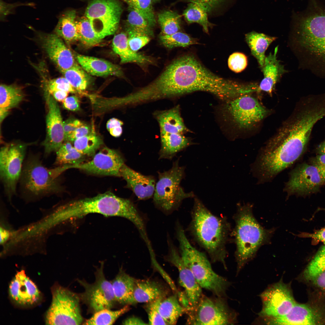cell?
<instances>
[{
	"mask_svg": "<svg viewBox=\"0 0 325 325\" xmlns=\"http://www.w3.org/2000/svg\"><path fill=\"white\" fill-rule=\"evenodd\" d=\"M176 231L182 259L201 287L211 292L215 296L226 298L231 283L213 271L206 255L191 245L178 223H177Z\"/></svg>",
	"mask_w": 325,
	"mask_h": 325,
	"instance_id": "8992f818",
	"label": "cell"
},
{
	"mask_svg": "<svg viewBox=\"0 0 325 325\" xmlns=\"http://www.w3.org/2000/svg\"><path fill=\"white\" fill-rule=\"evenodd\" d=\"M108 131L112 136L115 137H118L122 135V129L121 126H118L111 129Z\"/></svg>",
	"mask_w": 325,
	"mask_h": 325,
	"instance_id": "be15d7a7",
	"label": "cell"
},
{
	"mask_svg": "<svg viewBox=\"0 0 325 325\" xmlns=\"http://www.w3.org/2000/svg\"><path fill=\"white\" fill-rule=\"evenodd\" d=\"M51 304L45 317L47 325H80L83 322L77 294L60 286L52 291Z\"/></svg>",
	"mask_w": 325,
	"mask_h": 325,
	"instance_id": "30bf717a",
	"label": "cell"
},
{
	"mask_svg": "<svg viewBox=\"0 0 325 325\" xmlns=\"http://www.w3.org/2000/svg\"><path fill=\"white\" fill-rule=\"evenodd\" d=\"M103 268V265L101 264L97 270L95 281L93 283L77 280L84 289L80 295V298L94 312L105 309H111L116 302L112 283L105 278Z\"/></svg>",
	"mask_w": 325,
	"mask_h": 325,
	"instance_id": "5bb4252c",
	"label": "cell"
},
{
	"mask_svg": "<svg viewBox=\"0 0 325 325\" xmlns=\"http://www.w3.org/2000/svg\"><path fill=\"white\" fill-rule=\"evenodd\" d=\"M159 311L167 325L175 324L179 318L187 309L180 302L176 294L163 299L159 305Z\"/></svg>",
	"mask_w": 325,
	"mask_h": 325,
	"instance_id": "836d02e7",
	"label": "cell"
},
{
	"mask_svg": "<svg viewBox=\"0 0 325 325\" xmlns=\"http://www.w3.org/2000/svg\"><path fill=\"white\" fill-rule=\"evenodd\" d=\"M186 313L188 325H232L237 321V313L223 297L203 295L196 306Z\"/></svg>",
	"mask_w": 325,
	"mask_h": 325,
	"instance_id": "9c48e42d",
	"label": "cell"
},
{
	"mask_svg": "<svg viewBox=\"0 0 325 325\" xmlns=\"http://www.w3.org/2000/svg\"><path fill=\"white\" fill-rule=\"evenodd\" d=\"M161 297L147 303L146 311L148 314V324L151 325L166 324L159 311V305L162 299Z\"/></svg>",
	"mask_w": 325,
	"mask_h": 325,
	"instance_id": "c3c4849f",
	"label": "cell"
},
{
	"mask_svg": "<svg viewBox=\"0 0 325 325\" xmlns=\"http://www.w3.org/2000/svg\"><path fill=\"white\" fill-rule=\"evenodd\" d=\"M157 18L161 35H171L180 29L181 17L176 12L170 10L163 11L158 14Z\"/></svg>",
	"mask_w": 325,
	"mask_h": 325,
	"instance_id": "b9f144b4",
	"label": "cell"
},
{
	"mask_svg": "<svg viewBox=\"0 0 325 325\" xmlns=\"http://www.w3.org/2000/svg\"><path fill=\"white\" fill-rule=\"evenodd\" d=\"M129 13L126 22L125 28L130 29L148 36L153 37L154 33L152 27L147 20L140 14L128 8Z\"/></svg>",
	"mask_w": 325,
	"mask_h": 325,
	"instance_id": "7bdbcfd3",
	"label": "cell"
},
{
	"mask_svg": "<svg viewBox=\"0 0 325 325\" xmlns=\"http://www.w3.org/2000/svg\"><path fill=\"white\" fill-rule=\"evenodd\" d=\"M135 210V205L132 200L108 191L93 197L73 201L61 205L60 213L63 221L82 218L90 213L120 217L129 220L133 216Z\"/></svg>",
	"mask_w": 325,
	"mask_h": 325,
	"instance_id": "52a82bcc",
	"label": "cell"
},
{
	"mask_svg": "<svg viewBox=\"0 0 325 325\" xmlns=\"http://www.w3.org/2000/svg\"><path fill=\"white\" fill-rule=\"evenodd\" d=\"M165 292L162 287L154 281L136 280L134 296L137 303H148L163 297Z\"/></svg>",
	"mask_w": 325,
	"mask_h": 325,
	"instance_id": "1f68e13d",
	"label": "cell"
},
{
	"mask_svg": "<svg viewBox=\"0 0 325 325\" xmlns=\"http://www.w3.org/2000/svg\"><path fill=\"white\" fill-rule=\"evenodd\" d=\"M176 61L181 95L195 91H206L227 102L249 92L250 87L247 83L216 75L192 55L182 56Z\"/></svg>",
	"mask_w": 325,
	"mask_h": 325,
	"instance_id": "6da1fadb",
	"label": "cell"
},
{
	"mask_svg": "<svg viewBox=\"0 0 325 325\" xmlns=\"http://www.w3.org/2000/svg\"><path fill=\"white\" fill-rule=\"evenodd\" d=\"M317 151L319 154H325V140L318 146Z\"/></svg>",
	"mask_w": 325,
	"mask_h": 325,
	"instance_id": "03108f58",
	"label": "cell"
},
{
	"mask_svg": "<svg viewBox=\"0 0 325 325\" xmlns=\"http://www.w3.org/2000/svg\"><path fill=\"white\" fill-rule=\"evenodd\" d=\"M40 158L39 154H29L23 164L19 183L21 193L28 198L58 195L63 191L60 178L69 169L68 165L48 168Z\"/></svg>",
	"mask_w": 325,
	"mask_h": 325,
	"instance_id": "5b68a950",
	"label": "cell"
},
{
	"mask_svg": "<svg viewBox=\"0 0 325 325\" xmlns=\"http://www.w3.org/2000/svg\"><path fill=\"white\" fill-rule=\"evenodd\" d=\"M159 39L161 43L168 48L186 47L198 43L195 39L186 33L179 31L170 35H161Z\"/></svg>",
	"mask_w": 325,
	"mask_h": 325,
	"instance_id": "ee69618b",
	"label": "cell"
},
{
	"mask_svg": "<svg viewBox=\"0 0 325 325\" xmlns=\"http://www.w3.org/2000/svg\"><path fill=\"white\" fill-rule=\"evenodd\" d=\"M226 104L224 109L229 117L237 127L243 129L252 128L268 113L251 94L239 96Z\"/></svg>",
	"mask_w": 325,
	"mask_h": 325,
	"instance_id": "4fadbf2b",
	"label": "cell"
},
{
	"mask_svg": "<svg viewBox=\"0 0 325 325\" xmlns=\"http://www.w3.org/2000/svg\"><path fill=\"white\" fill-rule=\"evenodd\" d=\"M9 111L3 108H0V121L1 123L8 115L9 113Z\"/></svg>",
	"mask_w": 325,
	"mask_h": 325,
	"instance_id": "e7e4bbea",
	"label": "cell"
},
{
	"mask_svg": "<svg viewBox=\"0 0 325 325\" xmlns=\"http://www.w3.org/2000/svg\"><path fill=\"white\" fill-rule=\"evenodd\" d=\"M44 96L48 110L46 119V136L42 145L46 157L57 152L64 142V135L63 122L57 101L48 93L44 92Z\"/></svg>",
	"mask_w": 325,
	"mask_h": 325,
	"instance_id": "e0dca14e",
	"label": "cell"
},
{
	"mask_svg": "<svg viewBox=\"0 0 325 325\" xmlns=\"http://www.w3.org/2000/svg\"><path fill=\"white\" fill-rule=\"evenodd\" d=\"M303 276L306 281L325 291V245L318 249L305 268Z\"/></svg>",
	"mask_w": 325,
	"mask_h": 325,
	"instance_id": "4316f807",
	"label": "cell"
},
{
	"mask_svg": "<svg viewBox=\"0 0 325 325\" xmlns=\"http://www.w3.org/2000/svg\"><path fill=\"white\" fill-rule=\"evenodd\" d=\"M184 170V167L179 165L178 159L169 170L158 172L153 202L157 208L166 215L178 209L184 199L195 197L192 192H185L180 185Z\"/></svg>",
	"mask_w": 325,
	"mask_h": 325,
	"instance_id": "ba28073f",
	"label": "cell"
},
{
	"mask_svg": "<svg viewBox=\"0 0 325 325\" xmlns=\"http://www.w3.org/2000/svg\"><path fill=\"white\" fill-rule=\"evenodd\" d=\"M207 10L201 5L190 2L184 11L183 15L187 23H197L203 27L204 31L209 33V29L213 24L208 20Z\"/></svg>",
	"mask_w": 325,
	"mask_h": 325,
	"instance_id": "8d00e7d4",
	"label": "cell"
},
{
	"mask_svg": "<svg viewBox=\"0 0 325 325\" xmlns=\"http://www.w3.org/2000/svg\"><path fill=\"white\" fill-rule=\"evenodd\" d=\"M84 123L80 120L73 118H69L63 122L64 142L75 130Z\"/></svg>",
	"mask_w": 325,
	"mask_h": 325,
	"instance_id": "816d5d0a",
	"label": "cell"
},
{
	"mask_svg": "<svg viewBox=\"0 0 325 325\" xmlns=\"http://www.w3.org/2000/svg\"><path fill=\"white\" fill-rule=\"evenodd\" d=\"M169 253L167 259L175 265L179 272V283L184 289L189 309L194 308L203 296L202 288L190 270L183 262L180 254L172 243L168 239Z\"/></svg>",
	"mask_w": 325,
	"mask_h": 325,
	"instance_id": "d6986e66",
	"label": "cell"
},
{
	"mask_svg": "<svg viewBox=\"0 0 325 325\" xmlns=\"http://www.w3.org/2000/svg\"><path fill=\"white\" fill-rule=\"evenodd\" d=\"M39 39L44 51L61 73L77 63L71 51L55 33L41 34Z\"/></svg>",
	"mask_w": 325,
	"mask_h": 325,
	"instance_id": "ffe728a7",
	"label": "cell"
},
{
	"mask_svg": "<svg viewBox=\"0 0 325 325\" xmlns=\"http://www.w3.org/2000/svg\"><path fill=\"white\" fill-rule=\"evenodd\" d=\"M73 143L75 148L82 154L86 156H93L103 141L93 128L89 134L76 140Z\"/></svg>",
	"mask_w": 325,
	"mask_h": 325,
	"instance_id": "f35d334b",
	"label": "cell"
},
{
	"mask_svg": "<svg viewBox=\"0 0 325 325\" xmlns=\"http://www.w3.org/2000/svg\"><path fill=\"white\" fill-rule=\"evenodd\" d=\"M44 82L43 86L44 92L50 94L58 90L65 91L69 93L77 92L64 77L46 80Z\"/></svg>",
	"mask_w": 325,
	"mask_h": 325,
	"instance_id": "bcb514c9",
	"label": "cell"
},
{
	"mask_svg": "<svg viewBox=\"0 0 325 325\" xmlns=\"http://www.w3.org/2000/svg\"><path fill=\"white\" fill-rule=\"evenodd\" d=\"M76 19L74 10L67 11L61 15L54 29L55 33L68 44L79 40Z\"/></svg>",
	"mask_w": 325,
	"mask_h": 325,
	"instance_id": "d6a6232c",
	"label": "cell"
},
{
	"mask_svg": "<svg viewBox=\"0 0 325 325\" xmlns=\"http://www.w3.org/2000/svg\"><path fill=\"white\" fill-rule=\"evenodd\" d=\"M124 159L118 151L105 147L90 161L77 165H70V169L77 168L94 174L120 177V169Z\"/></svg>",
	"mask_w": 325,
	"mask_h": 325,
	"instance_id": "ac0fdd59",
	"label": "cell"
},
{
	"mask_svg": "<svg viewBox=\"0 0 325 325\" xmlns=\"http://www.w3.org/2000/svg\"><path fill=\"white\" fill-rule=\"evenodd\" d=\"M325 184V169L303 163L291 172L284 190L289 195H305L318 191Z\"/></svg>",
	"mask_w": 325,
	"mask_h": 325,
	"instance_id": "9a60e30c",
	"label": "cell"
},
{
	"mask_svg": "<svg viewBox=\"0 0 325 325\" xmlns=\"http://www.w3.org/2000/svg\"><path fill=\"white\" fill-rule=\"evenodd\" d=\"M125 29L128 45L134 51L137 52L150 40V37L148 36L128 28Z\"/></svg>",
	"mask_w": 325,
	"mask_h": 325,
	"instance_id": "7dc6e473",
	"label": "cell"
},
{
	"mask_svg": "<svg viewBox=\"0 0 325 325\" xmlns=\"http://www.w3.org/2000/svg\"><path fill=\"white\" fill-rule=\"evenodd\" d=\"M159 0H152V1H153V2H156L158 1H159Z\"/></svg>",
	"mask_w": 325,
	"mask_h": 325,
	"instance_id": "003e7915",
	"label": "cell"
},
{
	"mask_svg": "<svg viewBox=\"0 0 325 325\" xmlns=\"http://www.w3.org/2000/svg\"><path fill=\"white\" fill-rule=\"evenodd\" d=\"M54 164L56 166L65 165H77L83 163L86 156L77 150L72 143L63 142L57 151Z\"/></svg>",
	"mask_w": 325,
	"mask_h": 325,
	"instance_id": "d590c367",
	"label": "cell"
},
{
	"mask_svg": "<svg viewBox=\"0 0 325 325\" xmlns=\"http://www.w3.org/2000/svg\"><path fill=\"white\" fill-rule=\"evenodd\" d=\"M76 19V25L78 40L88 47L98 45L102 41L96 35L88 19L85 15Z\"/></svg>",
	"mask_w": 325,
	"mask_h": 325,
	"instance_id": "ab89813d",
	"label": "cell"
},
{
	"mask_svg": "<svg viewBox=\"0 0 325 325\" xmlns=\"http://www.w3.org/2000/svg\"><path fill=\"white\" fill-rule=\"evenodd\" d=\"M128 305L118 310L105 309L94 313L89 319L83 322L84 325H112L120 316L129 310Z\"/></svg>",
	"mask_w": 325,
	"mask_h": 325,
	"instance_id": "60d3db41",
	"label": "cell"
},
{
	"mask_svg": "<svg viewBox=\"0 0 325 325\" xmlns=\"http://www.w3.org/2000/svg\"><path fill=\"white\" fill-rule=\"evenodd\" d=\"M291 31L290 46L301 66L325 77V13L299 20Z\"/></svg>",
	"mask_w": 325,
	"mask_h": 325,
	"instance_id": "7a4b0ae2",
	"label": "cell"
},
{
	"mask_svg": "<svg viewBox=\"0 0 325 325\" xmlns=\"http://www.w3.org/2000/svg\"><path fill=\"white\" fill-rule=\"evenodd\" d=\"M311 164L325 169V154H319L312 159Z\"/></svg>",
	"mask_w": 325,
	"mask_h": 325,
	"instance_id": "6f0895ef",
	"label": "cell"
},
{
	"mask_svg": "<svg viewBox=\"0 0 325 325\" xmlns=\"http://www.w3.org/2000/svg\"><path fill=\"white\" fill-rule=\"evenodd\" d=\"M112 47L113 51L119 57L122 63H132L142 65L154 63L151 57L134 51L130 48L126 32H121L115 35Z\"/></svg>",
	"mask_w": 325,
	"mask_h": 325,
	"instance_id": "484cf974",
	"label": "cell"
},
{
	"mask_svg": "<svg viewBox=\"0 0 325 325\" xmlns=\"http://www.w3.org/2000/svg\"><path fill=\"white\" fill-rule=\"evenodd\" d=\"M62 102L63 107L66 109L73 111L80 110V101L76 96L67 97Z\"/></svg>",
	"mask_w": 325,
	"mask_h": 325,
	"instance_id": "11a10c76",
	"label": "cell"
},
{
	"mask_svg": "<svg viewBox=\"0 0 325 325\" xmlns=\"http://www.w3.org/2000/svg\"><path fill=\"white\" fill-rule=\"evenodd\" d=\"M155 116L161 131L182 134L188 131L181 116L178 106L168 110L156 112Z\"/></svg>",
	"mask_w": 325,
	"mask_h": 325,
	"instance_id": "f546056e",
	"label": "cell"
},
{
	"mask_svg": "<svg viewBox=\"0 0 325 325\" xmlns=\"http://www.w3.org/2000/svg\"><path fill=\"white\" fill-rule=\"evenodd\" d=\"M228 64L231 70L236 73H240L244 70L247 66V57L242 53H234L229 56Z\"/></svg>",
	"mask_w": 325,
	"mask_h": 325,
	"instance_id": "681fc988",
	"label": "cell"
},
{
	"mask_svg": "<svg viewBox=\"0 0 325 325\" xmlns=\"http://www.w3.org/2000/svg\"><path fill=\"white\" fill-rule=\"evenodd\" d=\"M277 38L275 37L254 31L246 34V41L250 49L251 54L257 60L260 69L264 65L266 50Z\"/></svg>",
	"mask_w": 325,
	"mask_h": 325,
	"instance_id": "4dcf8cb0",
	"label": "cell"
},
{
	"mask_svg": "<svg viewBox=\"0 0 325 325\" xmlns=\"http://www.w3.org/2000/svg\"><path fill=\"white\" fill-rule=\"evenodd\" d=\"M10 233L8 230L6 229L5 228L2 227L1 228L0 236L1 243L4 244L10 238Z\"/></svg>",
	"mask_w": 325,
	"mask_h": 325,
	"instance_id": "6125c7cd",
	"label": "cell"
},
{
	"mask_svg": "<svg viewBox=\"0 0 325 325\" xmlns=\"http://www.w3.org/2000/svg\"><path fill=\"white\" fill-rule=\"evenodd\" d=\"M9 292L12 300L21 305L34 304L38 302L40 297L37 286L23 270L18 272L11 281Z\"/></svg>",
	"mask_w": 325,
	"mask_h": 325,
	"instance_id": "7402d4cb",
	"label": "cell"
},
{
	"mask_svg": "<svg viewBox=\"0 0 325 325\" xmlns=\"http://www.w3.org/2000/svg\"><path fill=\"white\" fill-rule=\"evenodd\" d=\"M24 97L21 87L15 84L0 85V108L10 111L17 107Z\"/></svg>",
	"mask_w": 325,
	"mask_h": 325,
	"instance_id": "e575fe53",
	"label": "cell"
},
{
	"mask_svg": "<svg viewBox=\"0 0 325 325\" xmlns=\"http://www.w3.org/2000/svg\"><path fill=\"white\" fill-rule=\"evenodd\" d=\"M22 143L7 144L0 152V178L5 194L10 201L17 194L27 147Z\"/></svg>",
	"mask_w": 325,
	"mask_h": 325,
	"instance_id": "8fae6325",
	"label": "cell"
},
{
	"mask_svg": "<svg viewBox=\"0 0 325 325\" xmlns=\"http://www.w3.org/2000/svg\"><path fill=\"white\" fill-rule=\"evenodd\" d=\"M189 2L195 3L200 4L207 10L208 13L212 12L218 8L228 1L233 0H184Z\"/></svg>",
	"mask_w": 325,
	"mask_h": 325,
	"instance_id": "f907efd6",
	"label": "cell"
},
{
	"mask_svg": "<svg viewBox=\"0 0 325 325\" xmlns=\"http://www.w3.org/2000/svg\"><path fill=\"white\" fill-rule=\"evenodd\" d=\"M298 236L301 237L310 238L315 242H321L325 245V226L313 233L303 232Z\"/></svg>",
	"mask_w": 325,
	"mask_h": 325,
	"instance_id": "db71d44e",
	"label": "cell"
},
{
	"mask_svg": "<svg viewBox=\"0 0 325 325\" xmlns=\"http://www.w3.org/2000/svg\"><path fill=\"white\" fill-rule=\"evenodd\" d=\"M160 139L159 159H172L178 153L191 144L190 140L181 134L160 131Z\"/></svg>",
	"mask_w": 325,
	"mask_h": 325,
	"instance_id": "f1b7e54d",
	"label": "cell"
},
{
	"mask_svg": "<svg viewBox=\"0 0 325 325\" xmlns=\"http://www.w3.org/2000/svg\"><path fill=\"white\" fill-rule=\"evenodd\" d=\"M128 6L142 15L152 27L156 24L152 0H123Z\"/></svg>",
	"mask_w": 325,
	"mask_h": 325,
	"instance_id": "f6af8a7d",
	"label": "cell"
},
{
	"mask_svg": "<svg viewBox=\"0 0 325 325\" xmlns=\"http://www.w3.org/2000/svg\"><path fill=\"white\" fill-rule=\"evenodd\" d=\"M324 322L322 313L316 308L296 303L284 316L265 321L269 324L278 325H318Z\"/></svg>",
	"mask_w": 325,
	"mask_h": 325,
	"instance_id": "44dd1931",
	"label": "cell"
},
{
	"mask_svg": "<svg viewBox=\"0 0 325 325\" xmlns=\"http://www.w3.org/2000/svg\"><path fill=\"white\" fill-rule=\"evenodd\" d=\"M261 297L262 307L259 315L264 319L284 316L296 303L289 285L282 281L269 287Z\"/></svg>",
	"mask_w": 325,
	"mask_h": 325,
	"instance_id": "2e32d148",
	"label": "cell"
},
{
	"mask_svg": "<svg viewBox=\"0 0 325 325\" xmlns=\"http://www.w3.org/2000/svg\"><path fill=\"white\" fill-rule=\"evenodd\" d=\"M252 208L250 204L240 205L234 217L235 226L232 234L236 248L237 274L254 258L261 246L269 243L274 231L259 224L253 215Z\"/></svg>",
	"mask_w": 325,
	"mask_h": 325,
	"instance_id": "277c9868",
	"label": "cell"
},
{
	"mask_svg": "<svg viewBox=\"0 0 325 325\" xmlns=\"http://www.w3.org/2000/svg\"><path fill=\"white\" fill-rule=\"evenodd\" d=\"M278 46L273 53L266 56L264 65L261 69L264 77L258 84V91H264L271 95L276 84L283 75L287 72L284 66L277 59Z\"/></svg>",
	"mask_w": 325,
	"mask_h": 325,
	"instance_id": "cb8c5ba5",
	"label": "cell"
},
{
	"mask_svg": "<svg viewBox=\"0 0 325 325\" xmlns=\"http://www.w3.org/2000/svg\"><path fill=\"white\" fill-rule=\"evenodd\" d=\"M189 229L195 240L207 252L213 262L227 267L226 245L231 231L227 219L216 216L195 197Z\"/></svg>",
	"mask_w": 325,
	"mask_h": 325,
	"instance_id": "3957f363",
	"label": "cell"
},
{
	"mask_svg": "<svg viewBox=\"0 0 325 325\" xmlns=\"http://www.w3.org/2000/svg\"><path fill=\"white\" fill-rule=\"evenodd\" d=\"M62 73L77 92H83L90 84L88 73L78 63Z\"/></svg>",
	"mask_w": 325,
	"mask_h": 325,
	"instance_id": "74e56055",
	"label": "cell"
},
{
	"mask_svg": "<svg viewBox=\"0 0 325 325\" xmlns=\"http://www.w3.org/2000/svg\"><path fill=\"white\" fill-rule=\"evenodd\" d=\"M123 122L121 120L116 118H112L109 119L106 124V128L109 131L114 128L118 126H122Z\"/></svg>",
	"mask_w": 325,
	"mask_h": 325,
	"instance_id": "94428289",
	"label": "cell"
},
{
	"mask_svg": "<svg viewBox=\"0 0 325 325\" xmlns=\"http://www.w3.org/2000/svg\"><path fill=\"white\" fill-rule=\"evenodd\" d=\"M21 4H9L2 1H0V19L3 20L6 16L12 12L14 8Z\"/></svg>",
	"mask_w": 325,
	"mask_h": 325,
	"instance_id": "9f6ffc18",
	"label": "cell"
},
{
	"mask_svg": "<svg viewBox=\"0 0 325 325\" xmlns=\"http://www.w3.org/2000/svg\"><path fill=\"white\" fill-rule=\"evenodd\" d=\"M93 129L90 125L84 123L75 130L65 142L68 141L73 143L76 140L89 134Z\"/></svg>",
	"mask_w": 325,
	"mask_h": 325,
	"instance_id": "f5cc1de1",
	"label": "cell"
},
{
	"mask_svg": "<svg viewBox=\"0 0 325 325\" xmlns=\"http://www.w3.org/2000/svg\"><path fill=\"white\" fill-rule=\"evenodd\" d=\"M135 279L120 270L111 282L116 302L125 305L136 303L134 296Z\"/></svg>",
	"mask_w": 325,
	"mask_h": 325,
	"instance_id": "83f0119b",
	"label": "cell"
},
{
	"mask_svg": "<svg viewBox=\"0 0 325 325\" xmlns=\"http://www.w3.org/2000/svg\"><path fill=\"white\" fill-rule=\"evenodd\" d=\"M69 93L63 91L58 90L52 92L51 94L57 101L63 102L67 97Z\"/></svg>",
	"mask_w": 325,
	"mask_h": 325,
	"instance_id": "91938a15",
	"label": "cell"
},
{
	"mask_svg": "<svg viewBox=\"0 0 325 325\" xmlns=\"http://www.w3.org/2000/svg\"><path fill=\"white\" fill-rule=\"evenodd\" d=\"M119 174L126 181V187L132 190L139 200H146L153 196L156 184L154 176L143 175L125 164Z\"/></svg>",
	"mask_w": 325,
	"mask_h": 325,
	"instance_id": "603a6c76",
	"label": "cell"
},
{
	"mask_svg": "<svg viewBox=\"0 0 325 325\" xmlns=\"http://www.w3.org/2000/svg\"><path fill=\"white\" fill-rule=\"evenodd\" d=\"M77 62L88 74L97 76H114L123 77V74L119 66L104 59L80 54L76 56Z\"/></svg>",
	"mask_w": 325,
	"mask_h": 325,
	"instance_id": "d4e9b609",
	"label": "cell"
},
{
	"mask_svg": "<svg viewBox=\"0 0 325 325\" xmlns=\"http://www.w3.org/2000/svg\"><path fill=\"white\" fill-rule=\"evenodd\" d=\"M123 325H144L147 324L140 318L135 317L128 318L122 322Z\"/></svg>",
	"mask_w": 325,
	"mask_h": 325,
	"instance_id": "680465c9",
	"label": "cell"
},
{
	"mask_svg": "<svg viewBox=\"0 0 325 325\" xmlns=\"http://www.w3.org/2000/svg\"><path fill=\"white\" fill-rule=\"evenodd\" d=\"M122 10L117 0H91L84 15L89 20L96 36L102 39L116 33Z\"/></svg>",
	"mask_w": 325,
	"mask_h": 325,
	"instance_id": "7c38bea8",
	"label": "cell"
}]
</instances>
